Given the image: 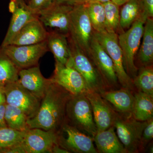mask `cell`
I'll list each match as a JSON object with an SVG mask.
<instances>
[{
	"label": "cell",
	"instance_id": "cell-1",
	"mask_svg": "<svg viewBox=\"0 0 153 153\" xmlns=\"http://www.w3.org/2000/svg\"><path fill=\"white\" fill-rule=\"evenodd\" d=\"M71 96L51 80L41 100L38 112L34 117L28 120L29 128L57 132L66 121V105Z\"/></svg>",
	"mask_w": 153,
	"mask_h": 153
},
{
	"label": "cell",
	"instance_id": "cell-2",
	"mask_svg": "<svg viewBox=\"0 0 153 153\" xmlns=\"http://www.w3.org/2000/svg\"><path fill=\"white\" fill-rule=\"evenodd\" d=\"M66 120L93 138L97 132L91 105L85 94L72 95L66 105Z\"/></svg>",
	"mask_w": 153,
	"mask_h": 153
},
{
	"label": "cell",
	"instance_id": "cell-3",
	"mask_svg": "<svg viewBox=\"0 0 153 153\" xmlns=\"http://www.w3.org/2000/svg\"><path fill=\"white\" fill-rule=\"evenodd\" d=\"M145 23L137 19L126 31L118 35L125 69L132 79L136 76L138 71L135 60L140 45Z\"/></svg>",
	"mask_w": 153,
	"mask_h": 153
},
{
	"label": "cell",
	"instance_id": "cell-4",
	"mask_svg": "<svg viewBox=\"0 0 153 153\" xmlns=\"http://www.w3.org/2000/svg\"><path fill=\"white\" fill-rule=\"evenodd\" d=\"M94 30L84 4L73 5L68 35L70 40L89 57Z\"/></svg>",
	"mask_w": 153,
	"mask_h": 153
},
{
	"label": "cell",
	"instance_id": "cell-5",
	"mask_svg": "<svg viewBox=\"0 0 153 153\" xmlns=\"http://www.w3.org/2000/svg\"><path fill=\"white\" fill-rule=\"evenodd\" d=\"M69 44L71 57L66 66L73 67L80 73L88 90L100 94L107 90L101 76L90 57L70 39Z\"/></svg>",
	"mask_w": 153,
	"mask_h": 153
},
{
	"label": "cell",
	"instance_id": "cell-6",
	"mask_svg": "<svg viewBox=\"0 0 153 153\" xmlns=\"http://www.w3.org/2000/svg\"><path fill=\"white\" fill-rule=\"evenodd\" d=\"M148 121H139L132 117L131 115L117 114L113 126L127 153H138L143 149L142 136Z\"/></svg>",
	"mask_w": 153,
	"mask_h": 153
},
{
	"label": "cell",
	"instance_id": "cell-7",
	"mask_svg": "<svg viewBox=\"0 0 153 153\" xmlns=\"http://www.w3.org/2000/svg\"><path fill=\"white\" fill-rule=\"evenodd\" d=\"M94 36L104 48L113 63L118 80L123 87L134 89L133 79L126 72L124 66L122 52L118 39V34L105 32L99 33L94 32Z\"/></svg>",
	"mask_w": 153,
	"mask_h": 153
},
{
	"label": "cell",
	"instance_id": "cell-8",
	"mask_svg": "<svg viewBox=\"0 0 153 153\" xmlns=\"http://www.w3.org/2000/svg\"><path fill=\"white\" fill-rule=\"evenodd\" d=\"M57 144L70 153H98L93 138L68 124L66 120L57 132Z\"/></svg>",
	"mask_w": 153,
	"mask_h": 153
},
{
	"label": "cell",
	"instance_id": "cell-9",
	"mask_svg": "<svg viewBox=\"0 0 153 153\" xmlns=\"http://www.w3.org/2000/svg\"><path fill=\"white\" fill-rule=\"evenodd\" d=\"M1 50L19 70L38 65L40 58L49 51L46 41L33 45H8Z\"/></svg>",
	"mask_w": 153,
	"mask_h": 153
},
{
	"label": "cell",
	"instance_id": "cell-10",
	"mask_svg": "<svg viewBox=\"0 0 153 153\" xmlns=\"http://www.w3.org/2000/svg\"><path fill=\"white\" fill-rule=\"evenodd\" d=\"M6 103L20 108L28 118L35 117L38 112L41 99L30 92L16 81L4 87Z\"/></svg>",
	"mask_w": 153,
	"mask_h": 153
},
{
	"label": "cell",
	"instance_id": "cell-11",
	"mask_svg": "<svg viewBox=\"0 0 153 153\" xmlns=\"http://www.w3.org/2000/svg\"><path fill=\"white\" fill-rule=\"evenodd\" d=\"M89 57L101 76L107 90L117 88L119 82L112 60L94 36L91 43Z\"/></svg>",
	"mask_w": 153,
	"mask_h": 153
},
{
	"label": "cell",
	"instance_id": "cell-12",
	"mask_svg": "<svg viewBox=\"0 0 153 153\" xmlns=\"http://www.w3.org/2000/svg\"><path fill=\"white\" fill-rule=\"evenodd\" d=\"M50 79L72 95L85 93L89 91L82 75L71 66L55 62L54 74Z\"/></svg>",
	"mask_w": 153,
	"mask_h": 153
},
{
	"label": "cell",
	"instance_id": "cell-13",
	"mask_svg": "<svg viewBox=\"0 0 153 153\" xmlns=\"http://www.w3.org/2000/svg\"><path fill=\"white\" fill-rule=\"evenodd\" d=\"M57 144V132L38 128L27 130L22 142L26 153H51L52 147Z\"/></svg>",
	"mask_w": 153,
	"mask_h": 153
},
{
	"label": "cell",
	"instance_id": "cell-14",
	"mask_svg": "<svg viewBox=\"0 0 153 153\" xmlns=\"http://www.w3.org/2000/svg\"><path fill=\"white\" fill-rule=\"evenodd\" d=\"M91 105L97 131H104L113 126L118 114L100 94L88 91L85 93Z\"/></svg>",
	"mask_w": 153,
	"mask_h": 153
},
{
	"label": "cell",
	"instance_id": "cell-15",
	"mask_svg": "<svg viewBox=\"0 0 153 153\" xmlns=\"http://www.w3.org/2000/svg\"><path fill=\"white\" fill-rule=\"evenodd\" d=\"M73 6L55 2L49 8L41 12L38 18L44 27L55 28L68 35L70 16Z\"/></svg>",
	"mask_w": 153,
	"mask_h": 153
},
{
	"label": "cell",
	"instance_id": "cell-16",
	"mask_svg": "<svg viewBox=\"0 0 153 153\" xmlns=\"http://www.w3.org/2000/svg\"><path fill=\"white\" fill-rule=\"evenodd\" d=\"M18 81L23 87L38 98L42 99L51 82L45 78L38 65L19 70Z\"/></svg>",
	"mask_w": 153,
	"mask_h": 153
},
{
	"label": "cell",
	"instance_id": "cell-17",
	"mask_svg": "<svg viewBox=\"0 0 153 153\" xmlns=\"http://www.w3.org/2000/svg\"><path fill=\"white\" fill-rule=\"evenodd\" d=\"M48 33L40 20L36 18L20 30L9 45L24 46L41 43L46 41Z\"/></svg>",
	"mask_w": 153,
	"mask_h": 153
},
{
	"label": "cell",
	"instance_id": "cell-18",
	"mask_svg": "<svg viewBox=\"0 0 153 153\" xmlns=\"http://www.w3.org/2000/svg\"><path fill=\"white\" fill-rule=\"evenodd\" d=\"M17 7L13 14L8 30L2 44L1 48L7 46L20 30L31 20L38 16L31 10L25 2V0H16Z\"/></svg>",
	"mask_w": 153,
	"mask_h": 153
},
{
	"label": "cell",
	"instance_id": "cell-19",
	"mask_svg": "<svg viewBox=\"0 0 153 153\" xmlns=\"http://www.w3.org/2000/svg\"><path fill=\"white\" fill-rule=\"evenodd\" d=\"M100 94L116 111L123 115H131L134 99L132 90L123 87L118 90H105Z\"/></svg>",
	"mask_w": 153,
	"mask_h": 153
},
{
	"label": "cell",
	"instance_id": "cell-20",
	"mask_svg": "<svg viewBox=\"0 0 153 153\" xmlns=\"http://www.w3.org/2000/svg\"><path fill=\"white\" fill-rule=\"evenodd\" d=\"M66 34L52 31L48 32L47 47L55 57V62L66 65L71 57V51Z\"/></svg>",
	"mask_w": 153,
	"mask_h": 153
},
{
	"label": "cell",
	"instance_id": "cell-21",
	"mask_svg": "<svg viewBox=\"0 0 153 153\" xmlns=\"http://www.w3.org/2000/svg\"><path fill=\"white\" fill-rule=\"evenodd\" d=\"M114 126L104 131H97L93 137L97 152L100 153H127L117 134Z\"/></svg>",
	"mask_w": 153,
	"mask_h": 153
},
{
	"label": "cell",
	"instance_id": "cell-22",
	"mask_svg": "<svg viewBox=\"0 0 153 153\" xmlns=\"http://www.w3.org/2000/svg\"><path fill=\"white\" fill-rule=\"evenodd\" d=\"M142 39L136 55L140 67L150 66L153 64V18L148 19L145 22Z\"/></svg>",
	"mask_w": 153,
	"mask_h": 153
},
{
	"label": "cell",
	"instance_id": "cell-23",
	"mask_svg": "<svg viewBox=\"0 0 153 153\" xmlns=\"http://www.w3.org/2000/svg\"><path fill=\"white\" fill-rule=\"evenodd\" d=\"M132 117L140 122L153 119V97L139 91L134 94Z\"/></svg>",
	"mask_w": 153,
	"mask_h": 153
},
{
	"label": "cell",
	"instance_id": "cell-24",
	"mask_svg": "<svg viewBox=\"0 0 153 153\" xmlns=\"http://www.w3.org/2000/svg\"><path fill=\"white\" fill-rule=\"evenodd\" d=\"M4 117L7 126L10 128L19 131H26L30 129L27 124L28 117L16 107L6 103Z\"/></svg>",
	"mask_w": 153,
	"mask_h": 153
},
{
	"label": "cell",
	"instance_id": "cell-25",
	"mask_svg": "<svg viewBox=\"0 0 153 153\" xmlns=\"http://www.w3.org/2000/svg\"><path fill=\"white\" fill-rule=\"evenodd\" d=\"M120 11V24L124 31L130 27L139 18L140 14V0H130L124 4Z\"/></svg>",
	"mask_w": 153,
	"mask_h": 153
},
{
	"label": "cell",
	"instance_id": "cell-26",
	"mask_svg": "<svg viewBox=\"0 0 153 153\" xmlns=\"http://www.w3.org/2000/svg\"><path fill=\"white\" fill-rule=\"evenodd\" d=\"M19 69L3 52L0 51V86L4 87L9 83L19 80Z\"/></svg>",
	"mask_w": 153,
	"mask_h": 153
},
{
	"label": "cell",
	"instance_id": "cell-27",
	"mask_svg": "<svg viewBox=\"0 0 153 153\" xmlns=\"http://www.w3.org/2000/svg\"><path fill=\"white\" fill-rule=\"evenodd\" d=\"M84 4L94 32L99 33L106 32L103 4L98 2H93Z\"/></svg>",
	"mask_w": 153,
	"mask_h": 153
},
{
	"label": "cell",
	"instance_id": "cell-28",
	"mask_svg": "<svg viewBox=\"0 0 153 153\" xmlns=\"http://www.w3.org/2000/svg\"><path fill=\"white\" fill-rule=\"evenodd\" d=\"M133 82L139 91L153 97V65L141 67Z\"/></svg>",
	"mask_w": 153,
	"mask_h": 153
},
{
	"label": "cell",
	"instance_id": "cell-29",
	"mask_svg": "<svg viewBox=\"0 0 153 153\" xmlns=\"http://www.w3.org/2000/svg\"><path fill=\"white\" fill-rule=\"evenodd\" d=\"M105 15V27L106 32L109 33H123L120 24L119 6L109 1L103 3Z\"/></svg>",
	"mask_w": 153,
	"mask_h": 153
},
{
	"label": "cell",
	"instance_id": "cell-30",
	"mask_svg": "<svg viewBox=\"0 0 153 153\" xmlns=\"http://www.w3.org/2000/svg\"><path fill=\"white\" fill-rule=\"evenodd\" d=\"M26 131H19L8 127L0 128V149L22 143Z\"/></svg>",
	"mask_w": 153,
	"mask_h": 153
},
{
	"label": "cell",
	"instance_id": "cell-31",
	"mask_svg": "<svg viewBox=\"0 0 153 153\" xmlns=\"http://www.w3.org/2000/svg\"><path fill=\"white\" fill-rule=\"evenodd\" d=\"M56 2L55 0H30L27 4L29 8L38 15L47 10Z\"/></svg>",
	"mask_w": 153,
	"mask_h": 153
},
{
	"label": "cell",
	"instance_id": "cell-32",
	"mask_svg": "<svg viewBox=\"0 0 153 153\" xmlns=\"http://www.w3.org/2000/svg\"><path fill=\"white\" fill-rule=\"evenodd\" d=\"M153 17V0H140V14L138 19L146 22Z\"/></svg>",
	"mask_w": 153,
	"mask_h": 153
},
{
	"label": "cell",
	"instance_id": "cell-33",
	"mask_svg": "<svg viewBox=\"0 0 153 153\" xmlns=\"http://www.w3.org/2000/svg\"><path fill=\"white\" fill-rule=\"evenodd\" d=\"M153 138V119L148 121V123L143 131L142 136V145L143 149Z\"/></svg>",
	"mask_w": 153,
	"mask_h": 153
},
{
	"label": "cell",
	"instance_id": "cell-34",
	"mask_svg": "<svg viewBox=\"0 0 153 153\" xmlns=\"http://www.w3.org/2000/svg\"><path fill=\"white\" fill-rule=\"evenodd\" d=\"M0 153H26L22 143L4 149H0Z\"/></svg>",
	"mask_w": 153,
	"mask_h": 153
},
{
	"label": "cell",
	"instance_id": "cell-35",
	"mask_svg": "<svg viewBox=\"0 0 153 153\" xmlns=\"http://www.w3.org/2000/svg\"><path fill=\"white\" fill-rule=\"evenodd\" d=\"M6 104V103H4L0 105V128L7 127L4 117Z\"/></svg>",
	"mask_w": 153,
	"mask_h": 153
},
{
	"label": "cell",
	"instance_id": "cell-36",
	"mask_svg": "<svg viewBox=\"0 0 153 153\" xmlns=\"http://www.w3.org/2000/svg\"><path fill=\"white\" fill-rule=\"evenodd\" d=\"M70 152L62 148L58 144H55L52 147L51 149V153H69Z\"/></svg>",
	"mask_w": 153,
	"mask_h": 153
},
{
	"label": "cell",
	"instance_id": "cell-37",
	"mask_svg": "<svg viewBox=\"0 0 153 153\" xmlns=\"http://www.w3.org/2000/svg\"><path fill=\"white\" fill-rule=\"evenodd\" d=\"M111 0H76L74 5L78 4H84L88 3L93 2H98L103 4Z\"/></svg>",
	"mask_w": 153,
	"mask_h": 153
},
{
	"label": "cell",
	"instance_id": "cell-38",
	"mask_svg": "<svg viewBox=\"0 0 153 153\" xmlns=\"http://www.w3.org/2000/svg\"><path fill=\"white\" fill-rule=\"evenodd\" d=\"M17 7L16 0H10L9 4V9L10 13L13 14L15 13Z\"/></svg>",
	"mask_w": 153,
	"mask_h": 153
},
{
	"label": "cell",
	"instance_id": "cell-39",
	"mask_svg": "<svg viewBox=\"0 0 153 153\" xmlns=\"http://www.w3.org/2000/svg\"><path fill=\"white\" fill-rule=\"evenodd\" d=\"M5 103L6 97L4 92V87L0 86V105Z\"/></svg>",
	"mask_w": 153,
	"mask_h": 153
},
{
	"label": "cell",
	"instance_id": "cell-40",
	"mask_svg": "<svg viewBox=\"0 0 153 153\" xmlns=\"http://www.w3.org/2000/svg\"><path fill=\"white\" fill-rule=\"evenodd\" d=\"M56 2L59 4H65L73 6L76 0H55Z\"/></svg>",
	"mask_w": 153,
	"mask_h": 153
},
{
	"label": "cell",
	"instance_id": "cell-41",
	"mask_svg": "<svg viewBox=\"0 0 153 153\" xmlns=\"http://www.w3.org/2000/svg\"><path fill=\"white\" fill-rule=\"evenodd\" d=\"M111 1H112L113 2L116 4L118 6L120 7L130 0H111Z\"/></svg>",
	"mask_w": 153,
	"mask_h": 153
},
{
	"label": "cell",
	"instance_id": "cell-42",
	"mask_svg": "<svg viewBox=\"0 0 153 153\" xmlns=\"http://www.w3.org/2000/svg\"><path fill=\"white\" fill-rule=\"evenodd\" d=\"M25 1H30V0H25Z\"/></svg>",
	"mask_w": 153,
	"mask_h": 153
}]
</instances>
